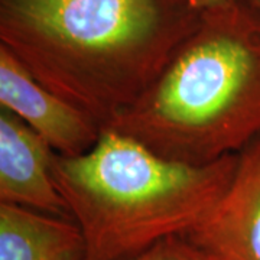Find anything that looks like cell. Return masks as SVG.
<instances>
[{"label": "cell", "mask_w": 260, "mask_h": 260, "mask_svg": "<svg viewBox=\"0 0 260 260\" xmlns=\"http://www.w3.org/2000/svg\"><path fill=\"white\" fill-rule=\"evenodd\" d=\"M191 0H0V44L107 129L200 23Z\"/></svg>", "instance_id": "cell-1"}, {"label": "cell", "mask_w": 260, "mask_h": 260, "mask_svg": "<svg viewBox=\"0 0 260 260\" xmlns=\"http://www.w3.org/2000/svg\"><path fill=\"white\" fill-rule=\"evenodd\" d=\"M160 158L204 167L260 135V25L236 0L203 10L156 78L107 127Z\"/></svg>", "instance_id": "cell-2"}, {"label": "cell", "mask_w": 260, "mask_h": 260, "mask_svg": "<svg viewBox=\"0 0 260 260\" xmlns=\"http://www.w3.org/2000/svg\"><path fill=\"white\" fill-rule=\"evenodd\" d=\"M237 153L192 167L160 158L112 129L90 152L55 153L52 177L83 232L85 260H127L171 236H184L232 182Z\"/></svg>", "instance_id": "cell-3"}, {"label": "cell", "mask_w": 260, "mask_h": 260, "mask_svg": "<svg viewBox=\"0 0 260 260\" xmlns=\"http://www.w3.org/2000/svg\"><path fill=\"white\" fill-rule=\"evenodd\" d=\"M184 237L208 260H260V135L237 153L221 200Z\"/></svg>", "instance_id": "cell-4"}, {"label": "cell", "mask_w": 260, "mask_h": 260, "mask_svg": "<svg viewBox=\"0 0 260 260\" xmlns=\"http://www.w3.org/2000/svg\"><path fill=\"white\" fill-rule=\"evenodd\" d=\"M0 104L19 116L62 156L90 152L102 124L38 83L25 65L0 44Z\"/></svg>", "instance_id": "cell-5"}, {"label": "cell", "mask_w": 260, "mask_h": 260, "mask_svg": "<svg viewBox=\"0 0 260 260\" xmlns=\"http://www.w3.org/2000/svg\"><path fill=\"white\" fill-rule=\"evenodd\" d=\"M55 150L8 109L0 110V203L71 217L52 177Z\"/></svg>", "instance_id": "cell-6"}, {"label": "cell", "mask_w": 260, "mask_h": 260, "mask_svg": "<svg viewBox=\"0 0 260 260\" xmlns=\"http://www.w3.org/2000/svg\"><path fill=\"white\" fill-rule=\"evenodd\" d=\"M83 232L71 217L0 203V260H85Z\"/></svg>", "instance_id": "cell-7"}, {"label": "cell", "mask_w": 260, "mask_h": 260, "mask_svg": "<svg viewBox=\"0 0 260 260\" xmlns=\"http://www.w3.org/2000/svg\"><path fill=\"white\" fill-rule=\"evenodd\" d=\"M127 260H208L184 236H171Z\"/></svg>", "instance_id": "cell-8"}, {"label": "cell", "mask_w": 260, "mask_h": 260, "mask_svg": "<svg viewBox=\"0 0 260 260\" xmlns=\"http://www.w3.org/2000/svg\"><path fill=\"white\" fill-rule=\"evenodd\" d=\"M233 2H236V0H191V3L200 10L213 9V8H218V6H224V5H230Z\"/></svg>", "instance_id": "cell-9"}, {"label": "cell", "mask_w": 260, "mask_h": 260, "mask_svg": "<svg viewBox=\"0 0 260 260\" xmlns=\"http://www.w3.org/2000/svg\"><path fill=\"white\" fill-rule=\"evenodd\" d=\"M260 25V0H237Z\"/></svg>", "instance_id": "cell-10"}]
</instances>
